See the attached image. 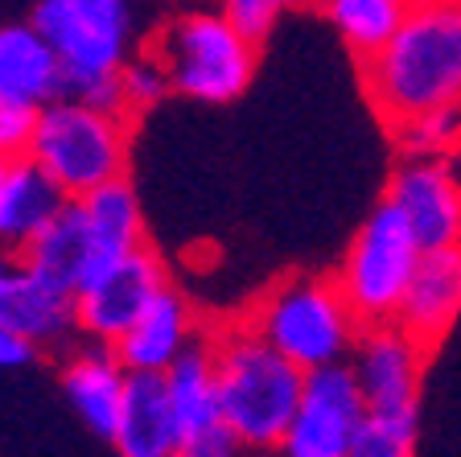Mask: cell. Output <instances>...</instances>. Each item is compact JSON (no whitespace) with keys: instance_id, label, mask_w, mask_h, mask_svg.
<instances>
[{"instance_id":"obj_1","label":"cell","mask_w":461,"mask_h":457,"mask_svg":"<svg viewBox=\"0 0 461 457\" xmlns=\"http://www.w3.org/2000/svg\"><path fill=\"white\" fill-rule=\"evenodd\" d=\"M363 87L387 128L461 104V0H416L400 33L363 62Z\"/></svg>"},{"instance_id":"obj_2","label":"cell","mask_w":461,"mask_h":457,"mask_svg":"<svg viewBox=\"0 0 461 457\" xmlns=\"http://www.w3.org/2000/svg\"><path fill=\"white\" fill-rule=\"evenodd\" d=\"M219 375L222 420L248 449H276L305 396V375L251 322L222 325L206 338Z\"/></svg>"},{"instance_id":"obj_3","label":"cell","mask_w":461,"mask_h":457,"mask_svg":"<svg viewBox=\"0 0 461 457\" xmlns=\"http://www.w3.org/2000/svg\"><path fill=\"white\" fill-rule=\"evenodd\" d=\"M285 359L301 371H317L330 362H346L355 354L358 334L366 330L350 309L334 277H288L259 297L248 317Z\"/></svg>"},{"instance_id":"obj_4","label":"cell","mask_w":461,"mask_h":457,"mask_svg":"<svg viewBox=\"0 0 461 457\" xmlns=\"http://www.w3.org/2000/svg\"><path fill=\"white\" fill-rule=\"evenodd\" d=\"M256 41L230 25L219 9H185L161 29L153 54L169 70L177 96L198 104H230L256 75Z\"/></svg>"},{"instance_id":"obj_5","label":"cell","mask_w":461,"mask_h":457,"mask_svg":"<svg viewBox=\"0 0 461 457\" xmlns=\"http://www.w3.org/2000/svg\"><path fill=\"white\" fill-rule=\"evenodd\" d=\"M29 157L67 186L70 198L124 178L128 165V115L99 112L83 99H54L38 112Z\"/></svg>"},{"instance_id":"obj_6","label":"cell","mask_w":461,"mask_h":457,"mask_svg":"<svg viewBox=\"0 0 461 457\" xmlns=\"http://www.w3.org/2000/svg\"><path fill=\"white\" fill-rule=\"evenodd\" d=\"M420 243L412 239L408 223L392 202H379L371 219L358 227L350 248L342 256V268L334 272L338 288L346 293L350 309L363 325H392L400 314V301L408 293L420 264Z\"/></svg>"},{"instance_id":"obj_7","label":"cell","mask_w":461,"mask_h":457,"mask_svg":"<svg viewBox=\"0 0 461 457\" xmlns=\"http://www.w3.org/2000/svg\"><path fill=\"white\" fill-rule=\"evenodd\" d=\"M424 346H416L400 325H366L358 334L350 367L363 383L371 420L400 437L416 441L420 429V375H424Z\"/></svg>"},{"instance_id":"obj_8","label":"cell","mask_w":461,"mask_h":457,"mask_svg":"<svg viewBox=\"0 0 461 457\" xmlns=\"http://www.w3.org/2000/svg\"><path fill=\"white\" fill-rule=\"evenodd\" d=\"M366 420L371 408L355 367L330 362L305 375V396L276 449L280 457H350Z\"/></svg>"},{"instance_id":"obj_9","label":"cell","mask_w":461,"mask_h":457,"mask_svg":"<svg viewBox=\"0 0 461 457\" xmlns=\"http://www.w3.org/2000/svg\"><path fill=\"white\" fill-rule=\"evenodd\" d=\"M169 288L165 264L149 243L128 256L112 260L78 288V330L91 334L95 343L115 346L149 314V305Z\"/></svg>"},{"instance_id":"obj_10","label":"cell","mask_w":461,"mask_h":457,"mask_svg":"<svg viewBox=\"0 0 461 457\" xmlns=\"http://www.w3.org/2000/svg\"><path fill=\"white\" fill-rule=\"evenodd\" d=\"M384 202L400 210L420 251L461 243V178L445 157H408L387 181Z\"/></svg>"},{"instance_id":"obj_11","label":"cell","mask_w":461,"mask_h":457,"mask_svg":"<svg viewBox=\"0 0 461 457\" xmlns=\"http://www.w3.org/2000/svg\"><path fill=\"white\" fill-rule=\"evenodd\" d=\"M0 322L33 346H54L78 330V293L29 260H17L0 293Z\"/></svg>"},{"instance_id":"obj_12","label":"cell","mask_w":461,"mask_h":457,"mask_svg":"<svg viewBox=\"0 0 461 457\" xmlns=\"http://www.w3.org/2000/svg\"><path fill=\"white\" fill-rule=\"evenodd\" d=\"M457 317H461V243L457 248L424 251L412 285H408V293L400 301L395 325L416 346L432 351L453 330Z\"/></svg>"},{"instance_id":"obj_13","label":"cell","mask_w":461,"mask_h":457,"mask_svg":"<svg viewBox=\"0 0 461 457\" xmlns=\"http://www.w3.org/2000/svg\"><path fill=\"white\" fill-rule=\"evenodd\" d=\"M33 25L50 38V46L62 54L67 62V91L70 83L83 78H99V75H115L124 67V41L120 33L104 29L99 21H91L78 0H38L33 9Z\"/></svg>"},{"instance_id":"obj_14","label":"cell","mask_w":461,"mask_h":457,"mask_svg":"<svg viewBox=\"0 0 461 457\" xmlns=\"http://www.w3.org/2000/svg\"><path fill=\"white\" fill-rule=\"evenodd\" d=\"M70 202L75 198L67 194V186L41 169L33 157L9 161L5 190H0V248L21 260Z\"/></svg>"},{"instance_id":"obj_15","label":"cell","mask_w":461,"mask_h":457,"mask_svg":"<svg viewBox=\"0 0 461 457\" xmlns=\"http://www.w3.org/2000/svg\"><path fill=\"white\" fill-rule=\"evenodd\" d=\"M0 99L38 112L54 99H67V62L33 21L0 25Z\"/></svg>"},{"instance_id":"obj_16","label":"cell","mask_w":461,"mask_h":457,"mask_svg":"<svg viewBox=\"0 0 461 457\" xmlns=\"http://www.w3.org/2000/svg\"><path fill=\"white\" fill-rule=\"evenodd\" d=\"M182 420L173 412L169 383L157 371H128V396L112 445L120 457H182Z\"/></svg>"},{"instance_id":"obj_17","label":"cell","mask_w":461,"mask_h":457,"mask_svg":"<svg viewBox=\"0 0 461 457\" xmlns=\"http://www.w3.org/2000/svg\"><path fill=\"white\" fill-rule=\"evenodd\" d=\"M190 343H198V325H194L190 301H185L182 293L165 288V293L149 305V314H144L112 351L128 371L165 375L169 362H177V354H182Z\"/></svg>"},{"instance_id":"obj_18","label":"cell","mask_w":461,"mask_h":457,"mask_svg":"<svg viewBox=\"0 0 461 457\" xmlns=\"http://www.w3.org/2000/svg\"><path fill=\"white\" fill-rule=\"evenodd\" d=\"M62 388H67L75 412L86 420V429H95L99 437L112 441L128 396V367L115 359L112 346L75 354L70 367L62 371Z\"/></svg>"},{"instance_id":"obj_19","label":"cell","mask_w":461,"mask_h":457,"mask_svg":"<svg viewBox=\"0 0 461 457\" xmlns=\"http://www.w3.org/2000/svg\"><path fill=\"white\" fill-rule=\"evenodd\" d=\"M21 260H29L33 268H41V272L58 277L62 285H70L78 293V288H83L86 280L104 268L95 239H91V227H86L83 202H78V198L70 202V206L62 210V215H58L46 231H41L38 243H33V248H29Z\"/></svg>"},{"instance_id":"obj_20","label":"cell","mask_w":461,"mask_h":457,"mask_svg":"<svg viewBox=\"0 0 461 457\" xmlns=\"http://www.w3.org/2000/svg\"><path fill=\"white\" fill-rule=\"evenodd\" d=\"M165 383H169V400H173V412L182 420V433L198 429H211L222 420V396H219V375H214V354H211V343L198 338L190 343L177 362H169L165 371Z\"/></svg>"},{"instance_id":"obj_21","label":"cell","mask_w":461,"mask_h":457,"mask_svg":"<svg viewBox=\"0 0 461 457\" xmlns=\"http://www.w3.org/2000/svg\"><path fill=\"white\" fill-rule=\"evenodd\" d=\"M78 202H83L86 227H91V239H95L104 264H112V260L144 248L140 198H136V190L128 186V178L107 181V186H99V190L83 194Z\"/></svg>"},{"instance_id":"obj_22","label":"cell","mask_w":461,"mask_h":457,"mask_svg":"<svg viewBox=\"0 0 461 457\" xmlns=\"http://www.w3.org/2000/svg\"><path fill=\"white\" fill-rule=\"evenodd\" d=\"M412 5L416 0H330L326 13L346 46L366 62L400 33Z\"/></svg>"},{"instance_id":"obj_23","label":"cell","mask_w":461,"mask_h":457,"mask_svg":"<svg viewBox=\"0 0 461 457\" xmlns=\"http://www.w3.org/2000/svg\"><path fill=\"white\" fill-rule=\"evenodd\" d=\"M392 133H395V144L403 149V157H445L449 149L461 144V104L424 112L416 120H403Z\"/></svg>"},{"instance_id":"obj_24","label":"cell","mask_w":461,"mask_h":457,"mask_svg":"<svg viewBox=\"0 0 461 457\" xmlns=\"http://www.w3.org/2000/svg\"><path fill=\"white\" fill-rule=\"evenodd\" d=\"M120 83H124L128 115L144 112V107H153V104H161V99L173 91L169 70L161 67V58H157V54H144V58H132V62H124V67H120Z\"/></svg>"},{"instance_id":"obj_25","label":"cell","mask_w":461,"mask_h":457,"mask_svg":"<svg viewBox=\"0 0 461 457\" xmlns=\"http://www.w3.org/2000/svg\"><path fill=\"white\" fill-rule=\"evenodd\" d=\"M33 128H38V107L0 99V161H21V157H29Z\"/></svg>"},{"instance_id":"obj_26","label":"cell","mask_w":461,"mask_h":457,"mask_svg":"<svg viewBox=\"0 0 461 457\" xmlns=\"http://www.w3.org/2000/svg\"><path fill=\"white\" fill-rule=\"evenodd\" d=\"M214 9L259 46V41L272 33L276 17L285 13V5H280V0H214Z\"/></svg>"},{"instance_id":"obj_27","label":"cell","mask_w":461,"mask_h":457,"mask_svg":"<svg viewBox=\"0 0 461 457\" xmlns=\"http://www.w3.org/2000/svg\"><path fill=\"white\" fill-rule=\"evenodd\" d=\"M240 449H248L227 420L211 425V429H198L182 441V457H240Z\"/></svg>"},{"instance_id":"obj_28","label":"cell","mask_w":461,"mask_h":457,"mask_svg":"<svg viewBox=\"0 0 461 457\" xmlns=\"http://www.w3.org/2000/svg\"><path fill=\"white\" fill-rule=\"evenodd\" d=\"M412 445L416 441H408V437H400V433H392V429H384V425L366 420V429L358 433L355 453L350 457H412Z\"/></svg>"},{"instance_id":"obj_29","label":"cell","mask_w":461,"mask_h":457,"mask_svg":"<svg viewBox=\"0 0 461 457\" xmlns=\"http://www.w3.org/2000/svg\"><path fill=\"white\" fill-rule=\"evenodd\" d=\"M78 9L120 38H128V29H132V5L128 0H78Z\"/></svg>"},{"instance_id":"obj_30","label":"cell","mask_w":461,"mask_h":457,"mask_svg":"<svg viewBox=\"0 0 461 457\" xmlns=\"http://www.w3.org/2000/svg\"><path fill=\"white\" fill-rule=\"evenodd\" d=\"M33 351H38V346L29 343V338H21L17 330H9V325L0 322V371L29 362V359H33Z\"/></svg>"},{"instance_id":"obj_31","label":"cell","mask_w":461,"mask_h":457,"mask_svg":"<svg viewBox=\"0 0 461 457\" xmlns=\"http://www.w3.org/2000/svg\"><path fill=\"white\" fill-rule=\"evenodd\" d=\"M13 264H17V256H13V251H5V248H0V293H5V280H9Z\"/></svg>"},{"instance_id":"obj_32","label":"cell","mask_w":461,"mask_h":457,"mask_svg":"<svg viewBox=\"0 0 461 457\" xmlns=\"http://www.w3.org/2000/svg\"><path fill=\"white\" fill-rule=\"evenodd\" d=\"M5 173H9V161H0V190H5Z\"/></svg>"},{"instance_id":"obj_33","label":"cell","mask_w":461,"mask_h":457,"mask_svg":"<svg viewBox=\"0 0 461 457\" xmlns=\"http://www.w3.org/2000/svg\"><path fill=\"white\" fill-rule=\"evenodd\" d=\"M301 5H317V9H326L330 0H301Z\"/></svg>"},{"instance_id":"obj_34","label":"cell","mask_w":461,"mask_h":457,"mask_svg":"<svg viewBox=\"0 0 461 457\" xmlns=\"http://www.w3.org/2000/svg\"><path fill=\"white\" fill-rule=\"evenodd\" d=\"M280 5H285V9H288V5H301V0H280Z\"/></svg>"}]
</instances>
